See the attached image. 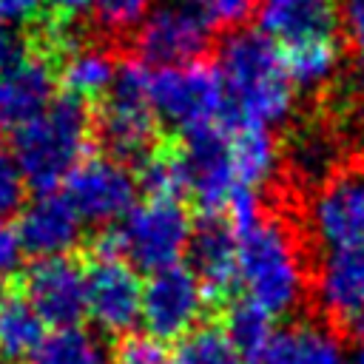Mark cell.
<instances>
[{
  "instance_id": "7a4b0ae2",
  "label": "cell",
  "mask_w": 364,
  "mask_h": 364,
  "mask_svg": "<svg viewBox=\"0 0 364 364\" xmlns=\"http://www.w3.org/2000/svg\"><path fill=\"white\" fill-rule=\"evenodd\" d=\"M236 262L242 299L273 318L293 313L310 290V273L296 230L279 216L264 213L236 233Z\"/></svg>"
},
{
  "instance_id": "ba28073f",
  "label": "cell",
  "mask_w": 364,
  "mask_h": 364,
  "mask_svg": "<svg viewBox=\"0 0 364 364\" xmlns=\"http://www.w3.org/2000/svg\"><path fill=\"white\" fill-rule=\"evenodd\" d=\"M307 233L324 253L364 250V162L333 171L313 191Z\"/></svg>"
},
{
  "instance_id": "e575fe53",
  "label": "cell",
  "mask_w": 364,
  "mask_h": 364,
  "mask_svg": "<svg viewBox=\"0 0 364 364\" xmlns=\"http://www.w3.org/2000/svg\"><path fill=\"white\" fill-rule=\"evenodd\" d=\"M40 6L43 0H0V23H9V26L31 23Z\"/></svg>"
},
{
  "instance_id": "d6a6232c",
  "label": "cell",
  "mask_w": 364,
  "mask_h": 364,
  "mask_svg": "<svg viewBox=\"0 0 364 364\" xmlns=\"http://www.w3.org/2000/svg\"><path fill=\"white\" fill-rule=\"evenodd\" d=\"M34 51H31V43L28 37L20 31V26H9V23H0V77L9 74L11 68H17L23 60H28Z\"/></svg>"
},
{
  "instance_id": "44dd1931",
  "label": "cell",
  "mask_w": 364,
  "mask_h": 364,
  "mask_svg": "<svg viewBox=\"0 0 364 364\" xmlns=\"http://www.w3.org/2000/svg\"><path fill=\"white\" fill-rule=\"evenodd\" d=\"M117 60L105 46H71L57 65V85H63V94L88 102L111 88Z\"/></svg>"
},
{
  "instance_id": "7402d4cb",
  "label": "cell",
  "mask_w": 364,
  "mask_h": 364,
  "mask_svg": "<svg viewBox=\"0 0 364 364\" xmlns=\"http://www.w3.org/2000/svg\"><path fill=\"white\" fill-rule=\"evenodd\" d=\"M46 338V324L23 293L0 284V361L31 358Z\"/></svg>"
},
{
  "instance_id": "8d00e7d4",
  "label": "cell",
  "mask_w": 364,
  "mask_h": 364,
  "mask_svg": "<svg viewBox=\"0 0 364 364\" xmlns=\"http://www.w3.org/2000/svg\"><path fill=\"white\" fill-rule=\"evenodd\" d=\"M350 85H353V94L358 100H364V60H355L353 65V77H350Z\"/></svg>"
},
{
  "instance_id": "f1b7e54d",
  "label": "cell",
  "mask_w": 364,
  "mask_h": 364,
  "mask_svg": "<svg viewBox=\"0 0 364 364\" xmlns=\"http://www.w3.org/2000/svg\"><path fill=\"white\" fill-rule=\"evenodd\" d=\"M171 353L148 333H128L111 353V364H168Z\"/></svg>"
},
{
  "instance_id": "484cf974",
  "label": "cell",
  "mask_w": 364,
  "mask_h": 364,
  "mask_svg": "<svg viewBox=\"0 0 364 364\" xmlns=\"http://www.w3.org/2000/svg\"><path fill=\"white\" fill-rule=\"evenodd\" d=\"M28 364H111V353L91 330L65 327L46 336Z\"/></svg>"
},
{
  "instance_id": "5b68a950",
  "label": "cell",
  "mask_w": 364,
  "mask_h": 364,
  "mask_svg": "<svg viewBox=\"0 0 364 364\" xmlns=\"http://www.w3.org/2000/svg\"><path fill=\"white\" fill-rule=\"evenodd\" d=\"M148 94L156 119L176 128L182 139L228 125V102L219 74L202 60L173 68H151Z\"/></svg>"
},
{
  "instance_id": "cb8c5ba5",
  "label": "cell",
  "mask_w": 364,
  "mask_h": 364,
  "mask_svg": "<svg viewBox=\"0 0 364 364\" xmlns=\"http://www.w3.org/2000/svg\"><path fill=\"white\" fill-rule=\"evenodd\" d=\"M136 188L145 193V199L182 202V196L191 193V176L182 148L156 145L151 154H145L139 159Z\"/></svg>"
},
{
  "instance_id": "9c48e42d",
  "label": "cell",
  "mask_w": 364,
  "mask_h": 364,
  "mask_svg": "<svg viewBox=\"0 0 364 364\" xmlns=\"http://www.w3.org/2000/svg\"><path fill=\"white\" fill-rule=\"evenodd\" d=\"M208 296L188 264H171L148 273L142 282L139 324L156 341H176L202 324Z\"/></svg>"
},
{
  "instance_id": "7c38bea8",
  "label": "cell",
  "mask_w": 364,
  "mask_h": 364,
  "mask_svg": "<svg viewBox=\"0 0 364 364\" xmlns=\"http://www.w3.org/2000/svg\"><path fill=\"white\" fill-rule=\"evenodd\" d=\"M23 296L43 324L80 327L85 316V267L74 256L34 259L23 273Z\"/></svg>"
},
{
  "instance_id": "30bf717a",
  "label": "cell",
  "mask_w": 364,
  "mask_h": 364,
  "mask_svg": "<svg viewBox=\"0 0 364 364\" xmlns=\"http://www.w3.org/2000/svg\"><path fill=\"white\" fill-rule=\"evenodd\" d=\"M65 199L80 213L82 222L111 228L136 205V173L117 156L97 154L82 156L80 165L68 173Z\"/></svg>"
},
{
  "instance_id": "2e32d148",
  "label": "cell",
  "mask_w": 364,
  "mask_h": 364,
  "mask_svg": "<svg viewBox=\"0 0 364 364\" xmlns=\"http://www.w3.org/2000/svg\"><path fill=\"white\" fill-rule=\"evenodd\" d=\"M188 256L208 301H228L239 287L236 233L228 219H199L191 233Z\"/></svg>"
},
{
  "instance_id": "ffe728a7",
  "label": "cell",
  "mask_w": 364,
  "mask_h": 364,
  "mask_svg": "<svg viewBox=\"0 0 364 364\" xmlns=\"http://www.w3.org/2000/svg\"><path fill=\"white\" fill-rule=\"evenodd\" d=\"M228 156L239 188L259 191L273 182L282 154L270 128L259 125H228Z\"/></svg>"
},
{
  "instance_id": "f546056e",
  "label": "cell",
  "mask_w": 364,
  "mask_h": 364,
  "mask_svg": "<svg viewBox=\"0 0 364 364\" xmlns=\"http://www.w3.org/2000/svg\"><path fill=\"white\" fill-rule=\"evenodd\" d=\"M26 205V179L14 159L0 151V219L9 222V216L20 213Z\"/></svg>"
},
{
  "instance_id": "6da1fadb",
  "label": "cell",
  "mask_w": 364,
  "mask_h": 364,
  "mask_svg": "<svg viewBox=\"0 0 364 364\" xmlns=\"http://www.w3.org/2000/svg\"><path fill=\"white\" fill-rule=\"evenodd\" d=\"M216 74L228 102V125L276 128L296 108L279 46L259 28H236L216 48Z\"/></svg>"
},
{
  "instance_id": "52a82bcc",
  "label": "cell",
  "mask_w": 364,
  "mask_h": 364,
  "mask_svg": "<svg viewBox=\"0 0 364 364\" xmlns=\"http://www.w3.org/2000/svg\"><path fill=\"white\" fill-rule=\"evenodd\" d=\"M213 40V23L199 0H165L134 31L139 60L151 68L199 63Z\"/></svg>"
},
{
  "instance_id": "277c9868",
  "label": "cell",
  "mask_w": 364,
  "mask_h": 364,
  "mask_svg": "<svg viewBox=\"0 0 364 364\" xmlns=\"http://www.w3.org/2000/svg\"><path fill=\"white\" fill-rule=\"evenodd\" d=\"M151 65L142 60H119L111 88L100 97L91 131L102 142L108 156L142 159L156 148L159 119L151 108Z\"/></svg>"
},
{
  "instance_id": "d590c367",
  "label": "cell",
  "mask_w": 364,
  "mask_h": 364,
  "mask_svg": "<svg viewBox=\"0 0 364 364\" xmlns=\"http://www.w3.org/2000/svg\"><path fill=\"white\" fill-rule=\"evenodd\" d=\"M43 3H48L51 11H54V17H57V20H65V23H68L71 17L88 11V6H91V0H43Z\"/></svg>"
},
{
  "instance_id": "d4e9b609",
  "label": "cell",
  "mask_w": 364,
  "mask_h": 364,
  "mask_svg": "<svg viewBox=\"0 0 364 364\" xmlns=\"http://www.w3.org/2000/svg\"><path fill=\"white\" fill-rule=\"evenodd\" d=\"M222 330H225L228 341L233 344V350L239 353V358L253 361V364L259 361V355L264 353V347L270 344V338L276 333L273 316H267L264 310H259L247 299H239V301L228 304Z\"/></svg>"
},
{
  "instance_id": "4fadbf2b",
  "label": "cell",
  "mask_w": 364,
  "mask_h": 364,
  "mask_svg": "<svg viewBox=\"0 0 364 364\" xmlns=\"http://www.w3.org/2000/svg\"><path fill=\"white\" fill-rule=\"evenodd\" d=\"M142 282L125 259H94L85 267V316L108 336H128L139 324Z\"/></svg>"
},
{
  "instance_id": "9a60e30c",
  "label": "cell",
  "mask_w": 364,
  "mask_h": 364,
  "mask_svg": "<svg viewBox=\"0 0 364 364\" xmlns=\"http://www.w3.org/2000/svg\"><path fill=\"white\" fill-rule=\"evenodd\" d=\"M17 236L23 250L34 259L71 256V250L82 239V219L71 208L63 193H37L28 205H23L17 219Z\"/></svg>"
},
{
  "instance_id": "1f68e13d",
  "label": "cell",
  "mask_w": 364,
  "mask_h": 364,
  "mask_svg": "<svg viewBox=\"0 0 364 364\" xmlns=\"http://www.w3.org/2000/svg\"><path fill=\"white\" fill-rule=\"evenodd\" d=\"M336 3V26H341L347 46L355 60H364V0H333Z\"/></svg>"
},
{
  "instance_id": "e0dca14e",
  "label": "cell",
  "mask_w": 364,
  "mask_h": 364,
  "mask_svg": "<svg viewBox=\"0 0 364 364\" xmlns=\"http://www.w3.org/2000/svg\"><path fill=\"white\" fill-rule=\"evenodd\" d=\"M57 68L48 54H31L17 68L0 77V122L23 125L34 119L57 97Z\"/></svg>"
},
{
  "instance_id": "836d02e7",
  "label": "cell",
  "mask_w": 364,
  "mask_h": 364,
  "mask_svg": "<svg viewBox=\"0 0 364 364\" xmlns=\"http://www.w3.org/2000/svg\"><path fill=\"white\" fill-rule=\"evenodd\" d=\"M23 242L17 236V228L11 222H3L0 219V284H6L11 276L20 273L23 267Z\"/></svg>"
},
{
  "instance_id": "8992f818",
  "label": "cell",
  "mask_w": 364,
  "mask_h": 364,
  "mask_svg": "<svg viewBox=\"0 0 364 364\" xmlns=\"http://www.w3.org/2000/svg\"><path fill=\"white\" fill-rule=\"evenodd\" d=\"M122 250V259L131 267L148 273L179 264L188 253L193 219L182 202L145 199L136 202L117 225H111Z\"/></svg>"
},
{
  "instance_id": "8fae6325",
  "label": "cell",
  "mask_w": 364,
  "mask_h": 364,
  "mask_svg": "<svg viewBox=\"0 0 364 364\" xmlns=\"http://www.w3.org/2000/svg\"><path fill=\"white\" fill-rule=\"evenodd\" d=\"M310 293L338 333L364 341V250L324 253L310 273Z\"/></svg>"
},
{
  "instance_id": "4dcf8cb0",
  "label": "cell",
  "mask_w": 364,
  "mask_h": 364,
  "mask_svg": "<svg viewBox=\"0 0 364 364\" xmlns=\"http://www.w3.org/2000/svg\"><path fill=\"white\" fill-rule=\"evenodd\" d=\"M208 20L213 23V28H242L253 14L259 0H199Z\"/></svg>"
},
{
  "instance_id": "ac0fdd59",
  "label": "cell",
  "mask_w": 364,
  "mask_h": 364,
  "mask_svg": "<svg viewBox=\"0 0 364 364\" xmlns=\"http://www.w3.org/2000/svg\"><path fill=\"white\" fill-rule=\"evenodd\" d=\"M256 17L262 26L259 31L267 34L276 46L336 34L333 0H259Z\"/></svg>"
},
{
  "instance_id": "d6986e66",
  "label": "cell",
  "mask_w": 364,
  "mask_h": 364,
  "mask_svg": "<svg viewBox=\"0 0 364 364\" xmlns=\"http://www.w3.org/2000/svg\"><path fill=\"white\" fill-rule=\"evenodd\" d=\"M256 364H347V353L330 327L296 321L273 333Z\"/></svg>"
},
{
  "instance_id": "3957f363",
  "label": "cell",
  "mask_w": 364,
  "mask_h": 364,
  "mask_svg": "<svg viewBox=\"0 0 364 364\" xmlns=\"http://www.w3.org/2000/svg\"><path fill=\"white\" fill-rule=\"evenodd\" d=\"M91 114L85 102L57 94L46 111L11 131V159L26 188L54 193L80 165L91 142Z\"/></svg>"
},
{
  "instance_id": "74e56055",
  "label": "cell",
  "mask_w": 364,
  "mask_h": 364,
  "mask_svg": "<svg viewBox=\"0 0 364 364\" xmlns=\"http://www.w3.org/2000/svg\"><path fill=\"white\" fill-rule=\"evenodd\" d=\"M347 364H364V341H358V344L350 350V355H347Z\"/></svg>"
},
{
  "instance_id": "5bb4252c",
  "label": "cell",
  "mask_w": 364,
  "mask_h": 364,
  "mask_svg": "<svg viewBox=\"0 0 364 364\" xmlns=\"http://www.w3.org/2000/svg\"><path fill=\"white\" fill-rule=\"evenodd\" d=\"M225 128L188 136L182 145L188 176H191V196L196 202L199 219H225L228 202L239 188L233 179L230 156H228Z\"/></svg>"
},
{
  "instance_id": "4316f807",
  "label": "cell",
  "mask_w": 364,
  "mask_h": 364,
  "mask_svg": "<svg viewBox=\"0 0 364 364\" xmlns=\"http://www.w3.org/2000/svg\"><path fill=\"white\" fill-rule=\"evenodd\" d=\"M168 364H242V358L222 327L199 324L176 338Z\"/></svg>"
},
{
  "instance_id": "603a6c76",
  "label": "cell",
  "mask_w": 364,
  "mask_h": 364,
  "mask_svg": "<svg viewBox=\"0 0 364 364\" xmlns=\"http://www.w3.org/2000/svg\"><path fill=\"white\" fill-rule=\"evenodd\" d=\"M284 71L296 88H318L338 71L341 63V46L336 34L321 37H304L296 43L279 46Z\"/></svg>"
},
{
  "instance_id": "83f0119b",
  "label": "cell",
  "mask_w": 364,
  "mask_h": 364,
  "mask_svg": "<svg viewBox=\"0 0 364 364\" xmlns=\"http://www.w3.org/2000/svg\"><path fill=\"white\" fill-rule=\"evenodd\" d=\"M156 0H91L88 11L94 26L108 37H125L134 34L142 20L151 14Z\"/></svg>"
}]
</instances>
